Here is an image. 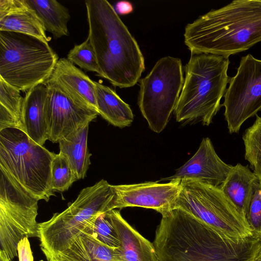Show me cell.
I'll return each mask as SVG.
<instances>
[{
    "instance_id": "e0dca14e",
    "label": "cell",
    "mask_w": 261,
    "mask_h": 261,
    "mask_svg": "<svg viewBox=\"0 0 261 261\" xmlns=\"http://www.w3.org/2000/svg\"><path fill=\"white\" fill-rule=\"evenodd\" d=\"M0 31L27 34L49 42L43 24L25 0H0Z\"/></svg>"
},
{
    "instance_id": "277c9868",
    "label": "cell",
    "mask_w": 261,
    "mask_h": 261,
    "mask_svg": "<svg viewBox=\"0 0 261 261\" xmlns=\"http://www.w3.org/2000/svg\"><path fill=\"white\" fill-rule=\"evenodd\" d=\"M229 58L210 54L191 53L185 66L186 77L174 111L184 124L201 122L209 125L219 111L230 77Z\"/></svg>"
},
{
    "instance_id": "4fadbf2b",
    "label": "cell",
    "mask_w": 261,
    "mask_h": 261,
    "mask_svg": "<svg viewBox=\"0 0 261 261\" xmlns=\"http://www.w3.org/2000/svg\"><path fill=\"white\" fill-rule=\"evenodd\" d=\"M112 188L114 195L110 203L111 210L141 207L153 209L163 216L174 209L181 189V181L112 185Z\"/></svg>"
},
{
    "instance_id": "44dd1931",
    "label": "cell",
    "mask_w": 261,
    "mask_h": 261,
    "mask_svg": "<svg viewBox=\"0 0 261 261\" xmlns=\"http://www.w3.org/2000/svg\"><path fill=\"white\" fill-rule=\"evenodd\" d=\"M97 109L111 124L123 128L129 126L134 115L129 106L110 87L95 82Z\"/></svg>"
},
{
    "instance_id": "8fae6325",
    "label": "cell",
    "mask_w": 261,
    "mask_h": 261,
    "mask_svg": "<svg viewBox=\"0 0 261 261\" xmlns=\"http://www.w3.org/2000/svg\"><path fill=\"white\" fill-rule=\"evenodd\" d=\"M228 84L222 106L229 133H238L243 123L261 110V60L251 54L242 57Z\"/></svg>"
},
{
    "instance_id": "5bb4252c",
    "label": "cell",
    "mask_w": 261,
    "mask_h": 261,
    "mask_svg": "<svg viewBox=\"0 0 261 261\" xmlns=\"http://www.w3.org/2000/svg\"><path fill=\"white\" fill-rule=\"evenodd\" d=\"M232 165L222 161L211 139L204 138L195 154L178 168L175 174L163 180L190 179L219 187L226 179Z\"/></svg>"
},
{
    "instance_id": "5b68a950",
    "label": "cell",
    "mask_w": 261,
    "mask_h": 261,
    "mask_svg": "<svg viewBox=\"0 0 261 261\" xmlns=\"http://www.w3.org/2000/svg\"><path fill=\"white\" fill-rule=\"evenodd\" d=\"M58 56L48 43L36 37L0 31V77L20 91L45 84Z\"/></svg>"
},
{
    "instance_id": "6da1fadb",
    "label": "cell",
    "mask_w": 261,
    "mask_h": 261,
    "mask_svg": "<svg viewBox=\"0 0 261 261\" xmlns=\"http://www.w3.org/2000/svg\"><path fill=\"white\" fill-rule=\"evenodd\" d=\"M159 261H253L261 241L226 237L186 211L162 216L153 241Z\"/></svg>"
},
{
    "instance_id": "f546056e",
    "label": "cell",
    "mask_w": 261,
    "mask_h": 261,
    "mask_svg": "<svg viewBox=\"0 0 261 261\" xmlns=\"http://www.w3.org/2000/svg\"><path fill=\"white\" fill-rule=\"evenodd\" d=\"M19 261H33V256L28 238L21 239L17 245Z\"/></svg>"
},
{
    "instance_id": "9a60e30c",
    "label": "cell",
    "mask_w": 261,
    "mask_h": 261,
    "mask_svg": "<svg viewBox=\"0 0 261 261\" xmlns=\"http://www.w3.org/2000/svg\"><path fill=\"white\" fill-rule=\"evenodd\" d=\"M47 91L46 86L42 84L27 91L22 110V130L41 146L48 138Z\"/></svg>"
},
{
    "instance_id": "ffe728a7",
    "label": "cell",
    "mask_w": 261,
    "mask_h": 261,
    "mask_svg": "<svg viewBox=\"0 0 261 261\" xmlns=\"http://www.w3.org/2000/svg\"><path fill=\"white\" fill-rule=\"evenodd\" d=\"M46 255H55L68 261H124L118 249L110 248L83 231L67 249Z\"/></svg>"
},
{
    "instance_id": "3957f363",
    "label": "cell",
    "mask_w": 261,
    "mask_h": 261,
    "mask_svg": "<svg viewBox=\"0 0 261 261\" xmlns=\"http://www.w3.org/2000/svg\"><path fill=\"white\" fill-rule=\"evenodd\" d=\"M185 43L194 54L226 58L261 42V0H235L188 24Z\"/></svg>"
},
{
    "instance_id": "8992f818",
    "label": "cell",
    "mask_w": 261,
    "mask_h": 261,
    "mask_svg": "<svg viewBox=\"0 0 261 261\" xmlns=\"http://www.w3.org/2000/svg\"><path fill=\"white\" fill-rule=\"evenodd\" d=\"M56 154L32 140L23 130H0V167L39 200L55 195L51 164Z\"/></svg>"
},
{
    "instance_id": "f1b7e54d",
    "label": "cell",
    "mask_w": 261,
    "mask_h": 261,
    "mask_svg": "<svg viewBox=\"0 0 261 261\" xmlns=\"http://www.w3.org/2000/svg\"><path fill=\"white\" fill-rule=\"evenodd\" d=\"M246 220L253 237L261 241V179H259Z\"/></svg>"
},
{
    "instance_id": "7a4b0ae2",
    "label": "cell",
    "mask_w": 261,
    "mask_h": 261,
    "mask_svg": "<svg viewBox=\"0 0 261 261\" xmlns=\"http://www.w3.org/2000/svg\"><path fill=\"white\" fill-rule=\"evenodd\" d=\"M89 39L99 68L97 75L120 88L134 86L145 70L138 44L111 4L85 1Z\"/></svg>"
},
{
    "instance_id": "30bf717a",
    "label": "cell",
    "mask_w": 261,
    "mask_h": 261,
    "mask_svg": "<svg viewBox=\"0 0 261 261\" xmlns=\"http://www.w3.org/2000/svg\"><path fill=\"white\" fill-rule=\"evenodd\" d=\"M39 199L0 167V245L10 259L24 238L38 237Z\"/></svg>"
},
{
    "instance_id": "7c38bea8",
    "label": "cell",
    "mask_w": 261,
    "mask_h": 261,
    "mask_svg": "<svg viewBox=\"0 0 261 261\" xmlns=\"http://www.w3.org/2000/svg\"><path fill=\"white\" fill-rule=\"evenodd\" d=\"M47 107L49 126L48 140L59 141L90 123L98 111L80 103L69 96L58 84L48 80Z\"/></svg>"
},
{
    "instance_id": "4316f807",
    "label": "cell",
    "mask_w": 261,
    "mask_h": 261,
    "mask_svg": "<svg viewBox=\"0 0 261 261\" xmlns=\"http://www.w3.org/2000/svg\"><path fill=\"white\" fill-rule=\"evenodd\" d=\"M23 101L24 97L21 95L20 91L0 77V106L3 107L14 117L21 130Z\"/></svg>"
},
{
    "instance_id": "d6a6232c",
    "label": "cell",
    "mask_w": 261,
    "mask_h": 261,
    "mask_svg": "<svg viewBox=\"0 0 261 261\" xmlns=\"http://www.w3.org/2000/svg\"><path fill=\"white\" fill-rule=\"evenodd\" d=\"M253 261H261V248L257 252L253 259Z\"/></svg>"
},
{
    "instance_id": "2e32d148",
    "label": "cell",
    "mask_w": 261,
    "mask_h": 261,
    "mask_svg": "<svg viewBox=\"0 0 261 261\" xmlns=\"http://www.w3.org/2000/svg\"><path fill=\"white\" fill-rule=\"evenodd\" d=\"M77 102L97 111L94 81L67 59H59L48 79Z\"/></svg>"
},
{
    "instance_id": "484cf974",
    "label": "cell",
    "mask_w": 261,
    "mask_h": 261,
    "mask_svg": "<svg viewBox=\"0 0 261 261\" xmlns=\"http://www.w3.org/2000/svg\"><path fill=\"white\" fill-rule=\"evenodd\" d=\"M77 180L67 158L56 154L51 164V187L54 192L67 191Z\"/></svg>"
},
{
    "instance_id": "7402d4cb",
    "label": "cell",
    "mask_w": 261,
    "mask_h": 261,
    "mask_svg": "<svg viewBox=\"0 0 261 261\" xmlns=\"http://www.w3.org/2000/svg\"><path fill=\"white\" fill-rule=\"evenodd\" d=\"M89 124H87L59 141L60 152L68 159L77 180L83 179L90 165L87 146Z\"/></svg>"
},
{
    "instance_id": "603a6c76",
    "label": "cell",
    "mask_w": 261,
    "mask_h": 261,
    "mask_svg": "<svg viewBox=\"0 0 261 261\" xmlns=\"http://www.w3.org/2000/svg\"><path fill=\"white\" fill-rule=\"evenodd\" d=\"M36 12L45 31L50 33L54 38L67 36V23L70 19L68 9L55 0H25Z\"/></svg>"
},
{
    "instance_id": "52a82bcc",
    "label": "cell",
    "mask_w": 261,
    "mask_h": 261,
    "mask_svg": "<svg viewBox=\"0 0 261 261\" xmlns=\"http://www.w3.org/2000/svg\"><path fill=\"white\" fill-rule=\"evenodd\" d=\"M112 185L101 179L84 188L75 200L61 213L38 224V238L45 255L63 251L92 219L111 210Z\"/></svg>"
},
{
    "instance_id": "ac0fdd59",
    "label": "cell",
    "mask_w": 261,
    "mask_h": 261,
    "mask_svg": "<svg viewBox=\"0 0 261 261\" xmlns=\"http://www.w3.org/2000/svg\"><path fill=\"white\" fill-rule=\"evenodd\" d=\"M120 243L118 250L124 261H159L153 244L130 226L120 211H107Z\"/></svg>"
},
{
    "instance_id": "cb8c5ba5",
    "label": "cell",
    "mask_w": 261,
    "mask_h": 261,
    "mask_svg": "<svg viewBox=\"0 0 261 261\" xmlns=\"http://www.w3.org/2000/svg\"><path fill=\"white\" fill-rule=\"evenodd\" d=\"M245 159L250 164L253 172L261 179V117L256 115L253 124L243 136Z\"/></svg>"
},
{
    "instance_id": "4dcf8cb0",
    "label": "cell",
    "mask_w": 261,
    "mask_h": 261,
    "mask_svg": "<svg viewBox=\"0 0 261 261\" xmlns=\"http://www.w3.org/2000/svg\"><path fill=\"white\" fill-rule=\"evenodd\" d=\"M115 10L117 14L126 15L133 11L132 4L127 1H120L116 3Z\"/></svg>"
},
{
    "instance_id": "836d02e7",
    "label": "cell",
    "mask_w": 261,
    "mask_h": 261,
    "mask_svg": "<svg viewBox=\"0 0 261 261\" xmlns=\"http://www.w3.org/2000/svg\"><path fill=\"white\" fill-rule=\"evenodd\" d=\"M40 261H44V260H40Z\"/></svg>"
},
{
    "instance_id": "83f0119b",
    "label": "cell",
    "mask_w": 261,
    "mask_h": 261,
    "mask_svg": "<svg viewBox=\"0 0 261 261\" xmlns=\"http://www.w3.org/2000/svg\"><path fill=\"white\" fill-rule=\"evenodd\" d=\"M67 59L86 71L99 72L95 54L88 38L81 44L75 45Z\"/></svg>"
},
{
    "instance_id": "9c48e42d",
    "label": "cell",
    "mask_w": 261,
    "mask_h": 261,
    "mask_svg": "<svg viewBox=\"0 0 261 261\" xmlns=\"http://www.w3.org/2000/svg\"><path fill=\"white\" fill-rule=\"evenodd\" d=\"M138 105L149 128L161 133L174 111L184 84L180 59L165 57L140 80Z\"/></svg>"
},
{
    "instance_id": "ba28073f",
    "label": "cell",
    "mask_w": 261,
    "mask_h": 261,
    "mask_svg": "<svg viewBox=\"0 0 261 261\" xmlns=\"http://www.w3.org/2000/svg\"><path fill=\"white\" fill-rule=\"evenodd\" d=\"M181 181L174 208H180L218 232L240 239L252 236L248 222L219 187L198 181Z\"/></svg>"
},
{
    "instance_id": "1f68e13d",
    "label": "cell",
    "mask_w": 261,
    "mask_h": 261,
    "mask_svg": "<svg viewBox=\"0 0 261 261\" xmlns=\"http://www.w3.org/2000/svg\"><path fill=\"white\" fill-rule=\"evenodd\" d=\"M0 261H11L6 253L2 250H0Z\"/></svg>"
},
{
    "instance_id": "d6986e66",
    "label": "cell",
    "mask_w": 261,
    "mask_h": 261,
    "mask_svg": "<svg viewBox=\"0 0 261 261\" xmlns=\"http://www.w3.org/2000/svg\"><path fill=\"white\" fill-rule=\"evenodd\" d=\"M258 182L259 178L248 166L238 163L232 166L226 179L219 187L246 219Z\"/></svg>"
},
{
    "instance_id": "d4e9b609",
    "label": "cell",
    "mask_w": 261,
    "mask_h": 261,
    "mask_svg": "<svg viewBox=\"0 0 261 261\" xmlns=\"http://www.w3.org/2000/svg\"><path fill=\"white\" fill-rule=\"evenodd\" d=\"M82 231L91 234L110 248L117 249L120 247L119 240L107 212L90 221Z\"/></svg>"
}]
</instances>
